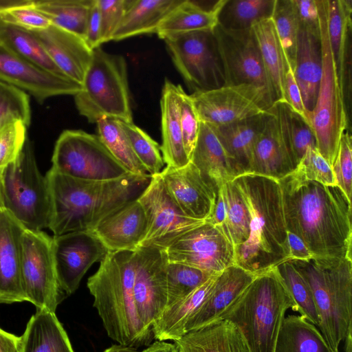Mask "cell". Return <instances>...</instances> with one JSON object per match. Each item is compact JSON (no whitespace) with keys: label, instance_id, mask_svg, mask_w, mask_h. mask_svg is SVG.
<instances>
[{"label":"cell","instance_id":"cell-56","mask_svg":"<svg viewBox=\"0 0 352 352\" xmlns=\"http://www.w3.org/2000/svg\"><path fill=\"white\" fill-rule=\"evenodd\" d=\"M300 27L311 30H319L316 0H293Z\"/></svg>","mask_w":352,"mask_h":352},{"label":"cell","instance_id":"cell-31","mask_svg":"<svg viewBox=\"0 0 352 352\" xmlns=\"http://www.w3.org/2000/svg\"><path fill=\"white\" fill-rule=\"evenodd\" d=\"M190 162L204 182L216 190L236 176L230 160L212 128L200 122L199 132Z\"/></svg>","mask_w":352,"mask_h":352},{"label":"cell","instance_id":"cell-48","mask_svg":"<svg viewBox=\"0 0 352 352\" xmlns=\"http://www.w3.org/2000/svg\"><path fill=\"white\" fill-rule=\"evenodd\" d=\"M15 120L28 126L31 122L30 95L0 80V128Z\"/></svg>","mask_w":352,"mask_h":352},{"label":"cell","instance_id":"cell-30","mask_svg":"<svg viewBox=\"0 0 352 352\" xmlns=\"http://www.w3.org/2000/svg\"><path fill=\"white\" fill-rule=\"evenodd\" d=\"M267 113L228 125L211 126L230 160L236 177L250 173L253 148Z\"/></svg>","mask_w":352,"mask_h":352},{"label":"cell","instance_id":"cell-18","mask_svg":"<svg viewBox=\"0 0 352 352\" xmlns=\"http://www.w3.org/2000/svg\"><path fill=\"white\" fill-rule=\"evenodd\" d=\"M52 252L59 285L69 296L91 266L100 263L109 250L91 230H84L54 235Z\"/></svg>","mask_w":352,"mask_h":352},{"label":"cell","instance_id":"cell-8","mask_svg":"<svg viewBox=\"0 0 352 352\" xmlns=\"http://www.w3.org/2000/svg\"><path fill=\"white\" fill-rule=\"evenodd\" d=\"M322 56V74L316 102L308 115L316 146L332 166L340 138L349 130V117L331 47L324 0H316Z\"/></svg>","mask_w":352,"mask_h":352},{"label":"cell","instance_id":"cell-17","mask_svg":"<svg viewBox=\"0 0 352 352\" xmlns=\"http://www.w3.org/2000/svg\"><path fill=\"white\" fill-rule=\"evenodd\" d=\"M168 263L164 250L152 246L136 249L135 305L141 323L152 336L153 324L167 306Z\"/></svg>","mask_w":352,"mask_h":352},{"label":"cell","instance_id":"cell-12","mask_svg":"<svg viewBox=\"0 0 352 352\" xmlns=\"http://www.w3.org/2000/svg\"><path fill=\"white\" fill-rule=\"evenodd\" d=\"M213 30L195 31L164 40L175 67L192 93L225 85Z\"/></svg>","mask_w":352,"mask_h":352},{"label":"cell","instance_id":"cell-2","mask_svg":"<svg viewBox=\"0 0 352 352\" xmlns=\"http://www.w3.org/2000/svg\"><path fill=\"white\" fill-rule=\"evenodd\" d=\"M49 193L47 228L54 235L91 230L105 216L137 199L151 176L129 174L107 181L76 179L50 168L45 175Z\"/></svg>","mask_w":352,"mask_h":352},{"label":"cell","instance_id":"cell-21","mask_svg":"<svg viewBox=\"0 0 352 352\" xmlns=\"http://www.w3.org/2000/svg\"><path fill=\"white\" fill-rule=\"evenodd\" d=\"M32 32L60 71L81 85L94 51L85 39L52 24Z\"/></svg>","mask_w":352,"mask_h":352},{"label":"cell","instance_id":"cell-13","mask_svg":"<svg viewBox=\"0 0 352 352\" xmlns=\"http://www.w3.org/2000/svg\"><path fill=\"white\" fill-rule=\"evenodd\" d=\"M190 97L199 120L212 127L267 113L274 103L265 88L251 84L223 85Z\"/></svg>","mask_w":352,"mask_h":352},{"label":"cell","instance_id":"cell-57","mask_svg":"<svg viewBox=\"0 0 352 352\" xmlns=\"http://www.w3.org/2000/svg\"><path fill=\"white\" fill-rule=\"evenodd\" d=\"M85 41L93 50L100 47L102 44L100 17L97 0H93L89 8L86 25Z\"/></svg>","mask_w":352,"mask_h":352},{"label":"cell","instance_id":"cell-50","mask_svg":"<svg viewBox=\"0 0 352 352\" xmlns=\"http://www.w3.org/2000/svg\"><path fill=\"white\" fill-rule=\"evenodd\" d=\"M293 171L306 180L327 186L336 185L331 166L317 147L309 148Z\"/></svg>","mask_w":352,"mask_h":352},{"label":"cell","instance_id":"cell-59","mask_svg":"<svg viewBox=\"0 0 352 352\" xmlns=\"http://www.w3.org/2000/svg\"><path fill=\"white\" fill-rule=\"evenodd\" d=\"M227 214L226 201L222 186L219 188L210 217L205 221L214 226H223Z\"/></svg>","mask_w":352,"mask_h":352},{"label":"cell","instance_id":"cell-32","mask_svg":"<svg viewBox=\"0 0 352 352\" xmlns=\"http://www.w3.org/2000/svg\"><path fill=\"white\" fill-rule=\"evenodd\" d=\"M226 0H219L210 8L197 2L182 0L161 21L156 33L164 40L188 32L213 30L219 23V13Z\"/></svg>","mask_w":352,"mask_h":352},{"label":"cell","instance_id":"cell-34","mask_svg":"<svg viewBox=\"0 0 352 352\" xmlns=\"http://www.w3.org/2000/svg\"><path fill=\"white\" fill-rule=\"evenodd\" d=\"M219 274L213 275L190 294L168 306L153 324V338L173 342L180 339L185 334L188 320L208 296Z\"/></svg>","mask_w":352,"mask_h":352},{"label":"cell","instance_id":"cell-4","mask_svg":"<svg viewBox=\"0 0 352 352\" xmlns=\"http://www.w3.org/2000/svg\"><path fill=\"white\" fill-rule=\"evenodd\" d=\"M136 250L110 252L87 280L96 309L108 336L118 344L149 345L153 337L138 317L133 296Z\"/></svg>","mask_w":352,"mask_h":352},{"label":"cell","instance_id":"cell-54","mask_svg":"<svg viewBox=\"0 0 352 352\" xmlns=\"http://www.w3.org/2000/svg\"><path fill=\"white\" fill-rule=\"evenodd\" d=\"M100 17L102 44L112 41L131 0H97Z\"/></svg>","mask_w":352,"mask_h":352},{"label":"cell","instance_id":"cell-29","mask_svg":"<svg viewBox=\"0 0 352 352\" xmlns=\"http://www.w3.org/2000/svg\"><path fill=\"white\" fill-rule=\"evenodd\" d=\"M180 85L166 79L160 100L162 144L160 151L167 166L179 168L189 162L184 145L180 123Z\"/></svg>","mask_w":352,"mask_h":352},{"label":"cell","instance_id":"cell-22","mask_svg":"<svg viewBox=\"0 0 352 352\" xmlns=\"http://www.w3.org/2000/svg\"><path fill=\"white\" fill-rule=\"evenodd\" d=\"M24 227L0 207V304L27 301L21 274V237Z\"/></svg>","mask_w":352,"mask_h":352},{"label":"cell","instance_id":"cell-1","mask_svg":"<svg viewBox=\"0 0 352 352\" xmlns=\"http://www.w3.org/2000/svg\"><path fill=\"white\" fill-rule=\"evenodd\" d=\"M278 182L287 230L314 256L351 257V201L342 189L306 180L294 171Z\"/></svg>","mask_w":352,"mask_h":352},{"label":"cell","instance_id":"cell-20","mask_svg":"<svg viewBox=\"0 0 352 352\" xmlns=\"http://www.w3.org/2000/svg\"><path fill=\"white\" fill-rule=\"evenodd\" d=\"M160 175L170 197L186 216L201 221L210 217L218 191L204 182L190 162L179 168L166 166Z\"/></svg>","mask_w":352,"mask_h":352},{"label":"cell","instance_id":"cell-5","mask_svg":"<svg viewBox=\"0 0 352 352\" xmlns=\"http://www.w3.org/2000/svg\"><path fill=\"white\" fill-rule=\"evenodd\" d=\"M309 285L320 317L318 325L330 352H352L351 257L287 259Z\"/></svg>","mask_w":352,"mask_h":352},{"label":"cell","instance_id":"cell-42","mask_svg":"<svg viewBox=\"0 0 352 352\" xmlns=\"http://www.w3.org/2000/svg\"><path fill=\"white\" fill-rule=\"evenodd\" d=\"M98 135L113 157L131 174L146 175L119 120L103 118L96 122Z\"/></svg>","mask_w":352,"mask_h":352},{"label":"cell","instance_id":"cell-38","mask_svg":"<svg viewBox=\"0 0 352 352\" xmlns=\"http://www.w3.org/2000/svg\"><path fill=\"white\" fill-rule=\"evenodd\" d=\"M274 352H330L320 331L300 315L284 318Z\"/></svg>","mask_w":352,"mask_h":352},{"label":"cell","instance_id":"cell-9","mask_svg":"<svg viewBox=\"0 0 352 352\" xmlns=\"http://www.w3.org/2000/svg\"><path fill=\"white\" fill-rule=\"evenodd\" d=\"M3 205L25 229L47 228L49 193L32 143L27 139L16 160L1 171Z\"/></svg>","mask_w":352,"mask_h":352},{"label":"cell","instance_id":"cell-26","mask_svg":"<svg viewBox=\"0 0 352 352\" xmlns=\"http://www.w3.org/2000/svg\"><path fill=\"white\" fill-rule=\"evenodd\" d=\"M294 170L271 107L255 142L249 173L279 180Z\"/></svg>","mask_w":352,"mask_h":352},{"label":"cell","instance_id":"cell-37","mask_svg":"<svg viewBox=\"0 0 352 352\" xmlns=\"http://www.w3.org/2000/svg\"><path fill=\"white\" fill-rule=\"evenodd\" d=\"M279 130L294 169L309 148L317 147L314 131L307 119L283 100L273 103Z\"/></svg>","mask_w":352,"mask_h":352},{"label":"cell","instance_id":"cell-39","mask_svg":"<svg viewBox=\"0 0 352 352\" xmlns=\"http://www.w3.org/2000/svg\"><path fill=\"white\" fill-rule=\"evenodd\" d=\"M93 0H37L34 6L51 24L85 39L87 21Z\"/></svg>","mask_w":352,"mask_h":352},{"label":"cell","instance_id":"cell-24","mask_svg":"<svg viewBox=\"0 0 352 352\" xmlns=\"http://www.w3.org/2000/svg\"><path fill=\"white\" fill-rule=\"evenodd\" d=\"M256 275L236 264L222 271L208 296L188 320L185 334L217 320Z\"/></svg>","mask_w":352,"mask_h":352},{"label":"cell","instance_id":"cell-49","mask_svg":"<svg viewBox=\"0 0 352 352\" xmlns=\"http://www.w3.org/2000/svg\"><path fill=\"white\" fill-rule=\"evenodd\" d=\"M27 126L21 121L10 122L0 128V170L14 162L27 137Z\"/></svg>","mask_w":352,"mask_h":352},{"label":"cell","instance_id":"cell-28","mask_svg":"<svg viewBox=\"0 0 352 352\" xmlns=\"http://www.w3.org/2000/svg\"><path fill=\"white\" fill-rule=\"evenodd\" d=\"M173 343L177 352H250L239 328L225 319L188 331Z\"/></svg>","mask_w":352,"mask_h":352},{"label":"cell","instance_id":"cell-63","mask_svg":"<svg viewBox=\"0 0 352 352\" xmlns=\"http://www.w3.org/2000/svg\"><path fill=\"white\" fill-rule=\"evenodd\" d=\"M1 171L0 170V207L3 206L1 192Z\"/></svg>","mask_w":352,"mask_h":352},{"label":"cell","instance_id":"cell-43","mask_svg":"<svg viewBox=\"0 0 352 352\" xmlns=\"http://www.w3.org/2000/svg\"><path fill=\"white\" fill-rule=\"evenodd\" d=\"M227 214L222 226L234 248L243 244L250 234V215L241 193L233 180L222 186Z\"/></svg>","mask_w":352,"mask_h":352},{"label":"cell","instance_id":"cell-6","mask_svg":"<svg viewBox=\"0 0 352 352\" xmlns=\"http://www.w3.org/2000/svg\"><path fill=\"white\" fill-rule=\"evenodd\" d=\"M289 309L296 311L295 302L274 266L258 274L218 319L228 320L239 328L250 352H274Z\"/></svg>","mask_w":352,"mask_h":352},{"label":"cell","instance_id":"cell-52","mask_svg":"<svg viewBox=\"0 0 352 352\" xmlns=\"http://www.w3.org/2000/svg\"><path fill=\"white\" fill-rule=\"evenodd\" d=\"M0 21L28 31H38L47 28L50 21L34 6V0L0 13Z\"/></svg>","mask_w":352,"mask_h":352},{"label":"cell","instance_id":"cell-47","mask_svg":"<svg viewBox=\"0 0 352 352\" xmlns=\"http://www.w3.org/2000/svg\"><path fill=\"white\" fill-rule=\"evenodd\" d=\"M141 164L151 176L160 173L164 162L160 146L144 131L133 124L119 121Z\"/></svg>","mask_w":352,"mask_h":352},{"label":"cell","instance_id":"cell-11","mask_svg":"<svg viewBox=\"0 0 352 352\" xmlns=\"http://www.w3.org/2000/svg\"><path fill=\"white\" fill-rule=\"evenodd\" d=\"M21 274L27 301L36 309L56 313L67 296L57 278L52 236L43 230L24 228L21 237Z\"/></svg>","mask_w":352,"mask_h":352},{"label":"cell","instance_id":"cell-15","mask_svg":"<svg viewBox=\"0 0 352 352\" xmlns=\"http://www.w3.org/2000/svg\"><path fill=\"white\" fill-rule=\"evenodd\" d=\"M146 217L144 239L138 248H166L176 239L205 221L186 216L173 201L159 174L151 176L148 186L138 197Z\"/></svg>","mask_w":352,"mask_h":352},{"label":"cell","instance_id":"cell-23","mask_svg":"<svg viewBox=\"0 0 352 352\" xmlns=\"http://www.w3.org/2000/svg\"><path fill=\"white\" fill-rule=\"evenodd\" d=\"M147 221L138 198L100 220L91 231L110 252L135 250L144 239Z\"/></svg>","mask_w":352,"mask_h":352},{"label":"cell","instance_id":"cell-14","mask_svg":"<svg viewBox=\"0 0 352 352\" xmlns=\"http://www.w3.org/2000/svg\"><path fill=\"white\" fill-rule=\"evenodd\" d=\"M164 252L168 263H179L212 274L234 265V247L221 226L204 222L176 239Z\"/></svg>","mask_w":352,"mask_h":352},{"label":"cell","instance_id":"cell-41","mask_svg":"<svg viewBox=\"0 0 352 352\" xmlns=\"http://www.w3.org/2000/svg\"><path fill=\"white\" fill-rule=\"evenodd\" d=\"M275 0H226L219 15V25L227 30L250 29L272 16Z\"/></svg>","mask_w":352,"mask_h":352},{"label":"cell","instance_id":"cell-53","mask_svg":"<svg viewBox=\"0 0 352 352\" xmlns=\"http://www.w3.org/2000/svg\"><path fill=\"white\" fill-rule=\"evenodd\" d=\"M200 122L190 95L183 89L180 94V123L184 148L189 160L198 138Z\"/></svg>","mask_w":352,"mask_h":352},{"label":"cell","instance_id":"cell-33","mask_svg":"<svg viewBox=\"0 0 352 352\" xmlns=\"http://www.w3.org/2000/svg\"><path fill=\"white\" fill-rule=\"evenodd\" d=\"M20 352H74L54 312L36 309L21 336Z\"/></svg>","mask_w":352,"mask_h":352},{"label":"cell","instance_id":"cell-45","mask_svg":"<svg viewBox=\"0 0 352 352\" xmlns=\"http://www.w3.org/2000/svg\"><path fill=\"white\" fill-rule=\"evenodd\" d=\"M167 306L184 298L215 274L188 265L168 263Z\"/></svg>","mask_w":352,"mask_h":352},{"label":"cell","instance_id":"cell-44","mask_svg":"<svg viewBox=\"0 0 352 352\" xmlns=\"http://www.w3.org/2000/svg\"><path fill=\"white\" fill-rule=\"evenodd\" d=\"M283 279L301 316L315 326L320 324V317L311 290L300 273L287 260L276 265Z\"/></svg>","mask_w":352,"mask_h":352},{"label":"cell","instance_id":"cell-3","mask_svg":"<svg viewBox=\"0 0 352 352\" xmlns=\"http://www.w3.org/2000/svg\"><path fill=\"white\" fill-rule=\"evenodd\" d=\"M233 181L250 215L249 237L234 248L235 264L258 274L289 256L279 182L254 173L240 175Z\"/></svg>","mask_w":352,"mask_h":352},{"label":"cell","instance_id":"cell-46","mask_svg":"<svg viewBox=\"0 0 352 352\" xmlns=\"http://www.w3.org/2000/svg\"><path fill=\"white\" fill-rule=\"evenodd\" d=\"M272 18L285 54L293 68L300 30L293 0H275Z\"/></svg>","mask_w":352,"mask_h":352},{"label":"cell","instance_id":"cell-25","mask_svg":"<svg viewBox=\"0 0 352 352\" xmlns=\"http://www.w3.org/2000/svg\"><path fill=\"white\" fill-rule=\"evenodd\" d=\"M331 47L346 105L351 97L352 1L324 0Z\"/></svg>","mask_w":352,"mask_h":352},{"label":"cell","instance_id":"cell-7","mask_svg":"<svg viewBox=\"0 0 352 352\" xmlns=\"http://www.w3.org/2000/svg\"><path fill=\"white\" fill-rule=\"evenodd\" d=\"M74 95L79 113L91 123L103 118L133 122L128 83L127 65L120 55L94 50L90 65Z\"/></svg>","mask_w":352,"mask_h":352},{"label":"cell","instance_id":"cell-55","mask_svg":"<svg viewBox=\"0 0 352 352\" xmlns=\"http://www.w3.org/2000/svg\"><path fill=\"white\" fill-rule=\"evenodd\" d=\"M285 63L286 68L284 78L285 100L295 111L308 120V112L304 106L301 93L296 80L293 68L286 55Z\"/></svg>","mask_w":352,"mask_h":352},{"label":"cell","instance_id":"cell-27","mask_svg":"<svg viewBox=\"0 0 352 352\" xmlns=\"http://www.w3.org/2000/svg\"><path fill=\"white\" fill-rule=\"evenodd\" d=\"M293 70L309 115L316 102L322 74L319 30H311L300 27Z\"/></svg>","mask_w":352,"mask_h":352},{"label":"cell","instance_id":"cell-35","mask_svg":"<svg viewBox=\"0 0 352 352\" xmlns=\"http://www.w3.org/2000/svg\"><path fill=\"white\" fill-rule=\"evenodd\" d=\"M251 28L258 44L273 101H286L284 91L285 54L272 16L256 22Z\"/></svg>","mask_w":352,"mask_h":352},{"label":"cell","instance_id":"cell-16","mask_svg":"<svg viewBox=\"0 0 352 352\" xmlns=\"http://www.w3.org/2000/svg\"><path fill=\"white\" fill-rule=\"evenodd\" d=\"M213 32L222 63L225 85L251 84L263 87L272 99L258 44L252 28L227 30L218 24Z\"/></svg>","mask_w":352,"mask_h":352},{"label":"cell","instance_id":"cell-36","mask_svg":"<svg viewBox=\"0 0 352 352\" xmlns=\"http://www.w3.org/2000/svg\"><path fill=\"white\" fill-rule=\"evenodd\" d=\"M182 0H131L112 41L144 34L156 33L164 18Z\"/></svg>","mask_w":352,"mask_h":352},{"label":"cell","instance_id":"cell-61","mask_svg":"<svg viewBox=\"0 0 352 352\" xmlns=\"http://www.w3.org/2000/svg\"><path fill=\"white\" fill-rule=\"evenodd\" d=\"M140 352H177V351L174 343L156 340Z\"/></svg>","mask_w":352,"mask_h":352},{"label":"cell","instance_id":"cell-40","mask_svg":"<svg viewBox=\"0 0 352 352\" xmlns=\"http://www.w3.org/2000/svg\"><path fill=\"white\" fill-rule=\"evenodd\" d=\"M0 41L13 52L37 67L65 76L32 32L0 21Z\"/></svg>","mask_w":352,"mask_h":352},{"label":"cell","instance_id":"cell-51","mask_svg":"<svg viewBox=\"0 0 352 352\" xmlns=\"http://www.w3.org/2000/svg\"><path fill=\"white\" fill-rule=\"evenodd\" d=\"M336 185L351 201L352 138L349 130L342 135L336 159L331 166Z\"/></svg>","mask_w":352,"mask_h":352},{"label":"cell","instance_id":"cell-60","mask_svg":"<svg viewBox=\"0 0 352 352\" xmlns=\"http://www.w3.org/2000/svg\"><path fill=\"white\" fill-rule=\"evenodd\" d=\"M21 336L8 333L0 327V352H20Z\"/></svg>","mask_w":352,"mask_h":352},{"label":"cell","instance_id":"cell-19","mask_svg":"<svg viewBox=\"0 0 352 352\" xmlns=\"http://www.w3.org/2000/svg\"><path fill=\"white\" fill-rule=\"evenodd\" d=\"M0 80L32 95L42 103L49 98L74 96L80 84L45 71L17 55L0 41Z\"/></svg>","mask_w":352,"mask_h":352},{"label":"cell","instance_id":"cell-58","mask_svg":"<svg viewBox=\"0 0 352 352\" xmlns=\"http://www.w3.org/2000/svg\"><path fill=\"white\" fill-rule=\"evenodd\" d=\"M287 241L289 252L288 259L306 260L314 256L304 242L298 236L289 231H287Z\"/></svg>","mask_w":352,"mask_h":352},{"label":"cell","instance_id":"cell-10","mask_svg":"<svg viewBox=\"0 0 352 352\" xmlns=\"http://www.w3.org/2000/svg\"><path fill=\"white\" fill-rule=\"evenodd\" d=\"M52 168L76 179H116L130 173L110 153L98 135L65 130L57 139Z\"/></svg>","mask_w":352,"mask_h":352},{"label":"cell","instance_id":"cell-62","mask_svg":"<svg viewBox=\"0 0 352 352\" xmlns=\"http://www.w3.org/2000/svg\"><path fill=\"white\" fill-rule=\"evenodd\" d=\"M102 352H139L136 348L123 346L118 344H113Z\"/></svg>","mask_w":352,"mask_h":352}]
</instances>
